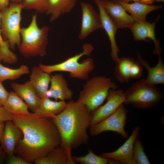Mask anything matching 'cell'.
Instances as JSON below:
<instances>
[{
	"mask_svg": "<svg viewBox=\"0 0 164 164\" xmlns=\"http://www.w3.org/2000/svg\"><path fill=\"white\" fill-rule=\"evenodd\" d=\"M120 4L126 12L130 13L135 22L146 20V16L149 12L162 7L161 5L147 4L139 2L132 3H125L119 0H115Z\"/></svg>",
	"mask_w": 164,
	"mask_h": 164,
	"instance_id": "obj_20",
	"label": "cell"
},
{
	"mask_svg": "<svg viewBox=\"0 0 164 164\" xmlns=\"http://www.w3.org/2000/svg\"><path fill=\"white\" fill-rule=\"evenodd\" d=\"M94 2L98 8L102 28L105 31L110 42L111 58L113 61L116 62L119 58L118 53L119 50L115 38L118 29L101 4L99 0H94Z\"/></svg>",
	"mask_w": 164,
	"mask_h": 164,
	"instance_id": "obj_17",
	"label": "cell"
},
{
	"mask_svg": "<svg viewBox=\"0 0 164 164\" xmlns=\"http://www.w3.org/2000/svg\"><path fill=\"white\" fill-rule=\"evenodd\" d=\"M29 73V68L25 65H22L18 68L13 69L0 63V80L2 82L7 80H16L22 75Z\"/></svg>",
	"mask_w": 164,
	"mask_h": 164,
	"instance_id": "obj_26",
	"label": "cell"
},
{
	"mask_svg": "<svg viewBox=\"0 0 164 164\" xmlns=\"http://www.w3.org/2000/svg\"><path fill=\"white\" fill-rule=\"evenodd\" d=\"M140 129L139 126H135L131 135L122 145L112 152L102 153L101 156L108 159L117 160L121 164H127L132 159L134 141L138 136Z\"/></svg>",
	"mask_w": 164,
	"mask_h": 164,
	"instance_id": "obj_15",
	"label": "cell"
},
{
	"mask_svg": "<svg viewBox=\"0 0 164 164\" xmlns=\"http://www.w3.org/2000/svg\"><path fill=\"white\" fill-rule=\"evenodd\" d=\"M124 94L123 104L144 109L156 106L164 97L163 91L155 85L148 84L143 78L132 84Z\"/></svg>",
	"mask_w": 164,
	"mask_h": 164,
	"instance_id": "obj_6",
	"label": "cell"
},
{
	"mask_svg": "<svg viewBox=\"0 0 164 164\" xmlns=\"http://www.w3.org/2000/svg\"><path fill=\"white\" fill-rule=\"evenodd\" d=\"M106 102L92 112L91 125L96 124L105 119L123 104L124 91L121 89H111L106 97Z\"/></svg>",
	"mask_w": 164,
	"mask_h": 164,
	"instance_id": "obj_9",
	"label": "cell"
},
{
	"mask_svg": "<svg viewBox=\"0 0 164 164\" xmlns=\"http://www.w3.org/2000/svg\"><path fill=\"white\" fill-rule=\"evenodd\" d=\"M133 159L137 164H150L143 146L138 136L135 139L133 145Z\"/></svg>",
	"mask_w": 164,
	"mask_h": 164,
	"instance_id": "obj_27",
	"label": "cell"
},
{
	"mask_svg": "<svg viewBox=\"0 0 164 164\" xmlns=\"http://www.w3.org/2000/svg\"><path fill=\"white\" fill-rule=\"evenodd\" d=\"M159 17L158 16L155 21L152 23L149 22L146 20L135 22L129 28L135 41L149 42L147 38L152 40L155 45L153 53L157 55H161L162 52L159 40L156 39L155 34V24Z\"/></svg>",
	"mask_w": 164,
	"mask_h": 164,
	"instance_id": "obj_12",
	"label": "cell"
},
{
	"mask_svg": "<svg viewBox=\"0 0 164 164\" xmlns=\"http://www.w3.org/2000/svg\"><path fill=\"white\" fill-rule=\"evenodd\" d=\"M3 107L12 114L27 115L31 113L25 101L14 91L9 92L8 97Z\"/></svg>",
	"mask_w": 164,
	"mask_h": 164,
	"instance_id": "obj_24",
	"label": "cell"
},
{
	"mask_svg": "<svg viewBox=\"0 0 164 164\" xmlns=\"http://www.w3.org/2000/svg\"><path fill=\"white\" fill-rule=\"evenodd\" d=\"M128 2L130 1H134L135 2H139V0H128Z\"/></svg>",
	"mask_w": 164,
	"mask_h": 164,
	"instance_id": "obj_40",
	"label": "cell"
},
{
	"mask_svg": "<svg viewBox=\"0 0 164 164\" xmlns=\"http://www.w3.org/2000/svg\"><path fill=\"white\" fill-rule=\"evenodd\" d=\"M12 120L23 133L14 154L30 163L60 145V136L51 118L31 113L27 115L12 114Z\"/></svg>",
	"mask_w": 164,
	"mask_h": 164,
	"instance_id": "obj_1",
	"label": "cell"
},
{
	"mask_svg": "<svg viewBox=\"0 0 164 164\" xmlns=\"http://www.w3.org/2000/svg\"><path fill=\"white\" fill-rule=\"evenodd\" d=\"M155 0H139V2L147 4H150L153 3Z\"/></svg>",
	"mask_w": 164,
	"mask_h": 164,
	"instance_id": "obj_37",
	"label": "cell"
},
{
	"mask_svg": "<svg viewBox=\"0 0 164 164\" xmlns=\"http://www.w3.org/2000/svg\"><path fill=\"white\" fill-rule=\"evenodd\" d=\"M88 153L84 156H73V158L75 162L83 164H107L108 163L109 159L98 156L94 153L89 149Z\"/></svg>",
	"mask_w": 164,
	"mask_h": 164,
	"instance_id": "obj_28",
	"label": "cell"
},
{
	"mask_svg": "<svg viewBox=\"0 0 164 164\" xmlns=\"http://www.w3.org/2000/svg\"><path fill=\"white\" fill-rule=\"evenodd\" d=\"M5 122L0 121V142L4 131Z\"/></svg>",
	"mask_w": 164,
	"mask_h": 164,
	"instance_id": "obj_36",
	"label": "cell"
},
{
	"mask_svg": "<svg viewBox=\"0 0 164 164\" xmlns=\"http://www.w3.org/2000/svg\"><path fill=\"white\" fill-rule=\"evenodd\" d=\"M50 87L46 91L45 97L52 98L56 101L71 100L73 91L69 87L67 80L62 73H55L51 75Z\"/></svg>",
	"mask_w": 164,
	"mask_h": 164,
	"instance_id": "obj_16",
	"label": "cell"
},
{
	"mask_svg": "<svg viewBox=\"0 0 164 164\" xmlns=\"http://www.w3.org/2000/svg\"><path fill=\"white\" fill-rule=\"evenodd\" d=\"M51 80V75L43 71L39 66H35L32 67L29 81L40 98L45 97Z\"/></svg>",
	"mask_w": 164,
	"mask_h": 164,
	"instance_id": "obj_21",
	"label": "cell"
},
{
	"mask_svg": "<svg viewBox=\"0 0 164 164\" xmlns=\"http://www.w3.org/2000/svg\"><path fill=\"white\" fill-rule=\"evenodd\" d=\"M77 0H49L46 13L50 15V21L53 22L62 15L70 12Z\"/></svg>",
	"mask_w": 164,
	"mask_h": 164,
	"instance_id": "obj_22",
	"label": "cell"
},
{
	"mask_svg": "<svg viewBox=\"0 0 164 164\" xmlns=\"http://www.w3.org/2000/svg\"><path fill=\"white\" fill-rule=\"evenodd\" d=\"M155 1L157 2H163L164 0H155Z\"/></svg>",
	"mask_w": 164,
	"mask_h": 164,
	"instance_id": "obj_41",
	"label": "cell"
},
{
	"mask_svg": "<svg viewBox=\"0 0 164 164\" xmlns=\"http://www.w3.org/2000/svg\"><path fill=\"white\" fill-rule=\"evenodd\" d=\"M120 1L125 3H129L128 0H119Z\"/></svg>",
	"mask_w": 164,
	"mask_h": 164,
	"instance_id": "obj_39",
	"label": "cell"
},
{
	"mask_svg": "<svg viewBox=\"0 0 164 164\" xmlns=\"http://www.w3.org/2000/svg\"><path fill=\"white\" fill-rule=\"evenodd\" d=\"M49 0H22L21 4L23 9L36 10L40 13H46Z\"/></svg>",
	"mask_w": 164,
	"mask_h": 164,
	"instance_id": "obj_29",
	"label": "cell"
},
{
	"mask_svg": "<svg viewBox=\"0 0 164 164\" xmlns=\"http://www.w3.org/2000/svg\"><path fill=\"white\" fill-rule=\"evenodd\" d=\"M6 155L2 147L0 146V164L4 163L6 159Z\"/></svg>",
	"mask_w": 164,
	"mask_h": 164,
	"instance_id": "obj_34",
	"label": "cell"
},
{
	"mask_svg": "<svg viewBox=\"0 0 164 164\" xmlns=\"http://www.w3.org/2000/svg\"><path fill=\"white\" fill-rule=\"evenodd\" d=\"M50 30L46 26L39 28L37 22V14L32 15L29 26L21 28V42L18 47L20 53L26 58L45 56Z\"/></svg>",
	"mask_w": 164,
	"mask_h": 164,
	"instance_id": "obj_3",
	"label": "cell"
},
{
	"mask_svg": "<svg viewBox=\"0 0 164 164\" xmlns=\"http://www.w3.org/2000/svg\"><path fill=\"white\" fill-rule=\"evenodd\" d=\"M9 0H0V10H3L9 5Z\"/></svg>",
	"mask_w": 164,
	"mask_h": 164,
	"instance_id": "obj_35",
	"label": "cell"
},
{
	"mask_svg": "<svg viewBox=\"0 0 164 164\" xmlns=\"http://www.w3.org/2000/svg\"><path fill=\"white\" fill-rule=\"evenodd\" d=\"M67 161L66 154L60 145L46 155L36 159L34 162L35 164H67Z\"/></svg>",
	"mask_w": 164,
	"mask_h": 164,
	"instance_id": "obj_25",
	"label": "cell"
},
{
	"mask_svg": "<svg viewBox=\"0 0 164 164\" xmlns=\"http://www.w3.org/2000/svg\"><path fill=\"white\" fill-rule=\"evenodd\" d=\"M9 44L5 41L2 35L0 30V57H7L10 56L12 51L10 50Z\"/></svg>",
	"mask_w": 164,
	"mask_h": 164,
	"instance_id": "obj_30",
	"label": "cell"
},
{
	"mask_svg": "<svg viewBox=\"0 0 164 164\" xmlns=\"http://www.w3.org/2000/svg\"><path fill=\"white\" fill-rule=\"evenodd\" d=\"M83 52L59 63L46 65L39 63V66L44 72L51 74L55 72L63 71L69 73L70 77L81 80H87L89 75L95 67L93 59L88 58L79 62L78 60L84 55L89 56L94 50L90 43H86L82 47Z\"/></svg>",
	"mask_w": 164,
	"mask_h": 164,
	"instance_id": "obj_4",
	"label": "cell"
},
{
	"mask_svg": "<svg viewBox=\"0 0 164 164\" xmlns=\"http://www.w3.org/2000/svg\"><path fill=\"white\" fill-rule=\"evenodd\" d=\"M113 69L115 78L121 83L131 79L140 78L143 75L142 66L138 61L129 57L119 58Z\"/></svg>",
	"mask_w": 164,
	"mask_h": 164,
	"instance_id": "obj_10",
	"label": "cell"
},
{
	"mask_svg": "<svg viewBox=\"0 0 164 164\" xmlns=\"http://www.w3.org/2000/svg\"><path fill=\"white\" fill-rule=\"evenodd\" d=\"M117 29L129 28L135 21L122 5L115 0H99Z\"/></svg>",
	"mask_w": 164,
	"mask_h": 164,
	"instance_id": "obj_13",
	"label": "cell"
},
{
	"mask_svg": "<svg viewBox=\"0 0 164 164\" xmlns=\"http://www.w3.org/2000/svg\"><path fill=\"white\" fill-rule=\"evenodd\" d=\"M23 9L20 3L11 2L0 12V30L4 40L9 43L10 48L15 50L21 42L20 22Z\"/></svg>",
	"mask_w": 164,
	"mask_h": 164,
	"instance_id": "obj_7",
	"label": "cell"
},
{
	"mask_svg": "<svg viewBox=\"0 0 164 164\" xmlns=\"http://www.w3.org/2000/svg\"><path fill=\"white\" fill-rule=\"evenodd\" d=\"M12 119V114L0 106V121L6 122Z\"/></svg>",
	"mask_w": 164,
	"mask_h": 164,
	"instance_id": "obj_33",
	"label": "cell"
},
{
	"mask_svg": "<svg viewBox=\"0 0 164 164\" xmlns=\"http://www.w3.org/2000/svg\"><path fill=\"white\" fill-rule=\"evenodd\" d=\"M6 163L8 164H30L29 162L22 158L13 154L8 156Z\"/></svg>",
	"mask_w": 164,
	"mask_h": 164,
	"instance_id": "obj_31",
	"label": "cell"
},
{
	"mask_svg": "<svg viewBox=\"0 0 164 164\" xmlns=\"http://www.w3.org/2000/svg\"><path fill=\"white\" fill-rule=\"evenodd\" d=\"M11 2L19 3L21 2L22 0H9Z\"/></svg>",
	"mask_w": 164,
	"mask_h": 164,
	"instance_id": "obj_38",
	"label": "cell"
},
{
	"mask_svg": "<svg viewBox=\"0 0 164 164\" xmlns=\"http://www.w3.org/2000/svg\"><path fill=\"white\" fill-rule=\"evenodd\" d=\"M22 137L21 129L12 120L5 122L0 143L8 156L14 154L16 145Z\"/></svg>",
	"mask_w": 164,
	"mask_h": 164,
	"instance_id": "obj_14",
	"label": "cell"
},
{
	"mask_svg": "<svg viewBox=\"0 0 164 164\" xmlns=\"http://www.w3.org/2000/svg\"><path fill=\"white\" fill-rule=\"evenodd\" d=\"M9 94V92L5 89L2 85V82L0 80V106H3Z\"/></svg>",
	"mask_w": 164,
	"mask_h": 164,
	"instance_id": "obj_32",
	"label": "cell"
},
{
	"mask_svg": "<svg viewBox=\"0 0 164 164\" xmlns=\"http://www.w3.org/2000/svg\"><path fill=\"white\" fill-rule=\"evenodd\" d=\"M158 56L159 59L156 65L154 67L150 66L147 61L142 58L140 53L138 52L137 61L142 67L145 68L148 72V76L145 79L148 84L155 85L164 84V64L161 55Z\"/></svg>",
	"mask_w": 164,
	"mask_h": 164,
	"instance_id": "obj_19",
	"label": "cell"
},
{
	"mask_svg": "<svg viewBox=\"0 0 164 164\" xmlns=\"http://www.w3.org/2000/svg\"><path fill=\"white\" fill-rule=\"evenodd\" d=\"M91 113L85 105L71 99L63 111L51 118L59 133L60 146L67 156V164L76 163L72 156V149L87 143V130L91 125Z\"/></svg>",
	"mask_w": 164,
	"mask_h": 164,
	"instance_id": "obj_2",
	"label": "cell"
},
{
	"mask_svg": "<svg viewBox=\"0 0 164 164\" xmlns=\"http://www.w3.org/2000/svg\"><path fill=\"white\" fill-rule=\"evenodd\" d=\"M12 88L27 104L33 113L39 105L41 98L39 96L29 80L23 84L12 83Z\"/></svg>",
	"mask_w": 164,
	"mask_h": 164,
	"instance_id": "obj_18",
	"label": "cell"
},
{
	"mask_svg": "<svg viewBox=\"0 0 164 164\" xmlns=\"http://www.w3.org/2000/svg\"><path fill=\"white\" fill-rule=\"evenodd\" d=\"M67 104L64 101H53L44 97L41 98L39 105L33 113L38 116L51 118L60 113Z\"/></svg>",
	"mask_w": 164,
	"mask_h": 164,
	"instance_id": "obj_23",
	"label": "cell"
},
{
	"mask_svg": "<svg viewBox=\"0 0 164 164\" xmlns=\"http://www.w3.org/2000/svg\"><path fill=\"white\" fill-rule=\"evenodd\" d=\"M128 110L123 104L109 117L94 125H90V132L91 136H95L108 131L116 132L124 139L128 138L125 129Z\"/></svg>",
	"mask_w": 164,
	"mask_h": 164,
	"instance_id": "obj_8",
	"label": "cell"
},
{
	"mask_svg": "<svg viewBox=\"0 0 164 164\" xmlns=\"http://www.w3.org/2000/svg\"><path fill=\"white\" fill-rule=\"evenodd\" d=\"M82 11L81 29L79 39L86 38L95 30L102 28L99 14L97 13L90 3L81 2L80 3Z\"/></svg>",
	"mask_w": 164,
	"mask_h": 164,
	"instance_id": "obj_11",
	"label": "cell"
},
{
	"mask_svg": "<svg viewBox=\"0 0 164 164\" xmlns=\"http://www.w3.org/2000/svg\"><path fill=\"white\" fill-rule=\"evenodd\" d=\"M87 80L77 101L85 105L91 113L106 99L109 90L117 89L118 86L111 78L101 76L94 77Z\"/></svg>",
	"mask_w": 164,
	"mask_h": 164,
	"instance_id": "obj_5",
	"label": "cell"
}]
</instances>
